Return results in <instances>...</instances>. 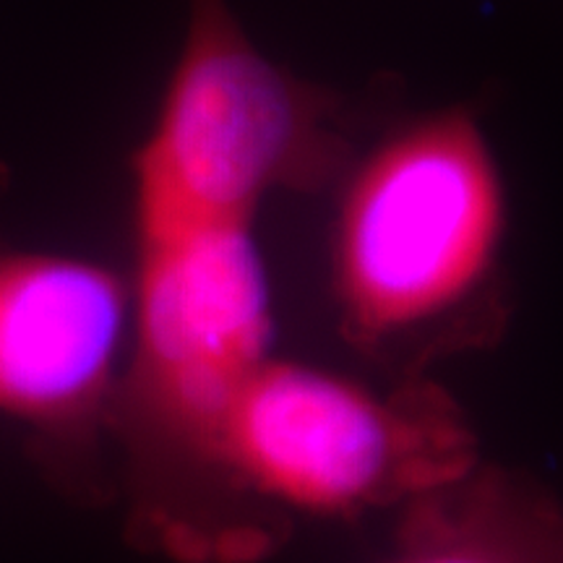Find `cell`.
<instances>
[{
    "mask_svg": "<svg viewBox=\"0 0 563 563\" xmlns=\"http://www.w3.org/2000/svg\"><path fill=\"white\" fill-rule=\"evenodd\" d=\"M509 230L501 167L464 112L407 125L352 173L336 209L342 329L371 352L441 342L496 282Z\"/></svg>",
    "mask_w": 563,
    "mask_h": 563,
    "instance_id": "obj_1",
    "label": "cell"
},
{
    "mask_svg": "<svg viewBox=\"0 0 563 563\" xmlns=\"http://www.w3.org/2000/svg\"><path fill=\"white\" fill-rule=\"evenodd\" d=\"M319 102L199 5L157 121L133 165V224L253 220L264 194L323 154Z\"/></svg>",
    "mask_w": 563,
    "mask_h": 563,
    "instance_id": "obj_4",
    "label": "cell"
},
{
    "mask_svg": "<svg viewBox=\"0 0 563 563\" xmlns=\"http://www.w3.org/2000/svg\"><path fill=\"white\" fill-rule=\"evenodd\" d=\"M125 350L129 279L66 253H0V422L42 456H81L110 431Z\"/></svg>",
    "mask_w": 563,
    "mask_h": 563,
    "instance_id": "obj_5",
    "label": "cell"
},
{
    "mask_svg": "<svg viewBox=\"0 0 563 563\" xmlns=\"http://www.w3.org/2000/svg\"><path fill=\"white\" fill-rule=\"evenodd\" d=\"M397 514V532L378 563H563L551 498L481 462Z\"/></svg>",
    "mask_w": 563,
    "mask_h": 563,
    "instance_id": "obj_6",
    "label": "cell"
},
{
    "mask_svg": "<svg viewBox=\"0 0 563 563\" xmlns=\"http://www.w3.org/2000/svg\"><path fill=\"white\" fill-rule=\"evenodd\" d=\"M129 350L112 407L139 456L201 473L224 407L274 355V306L253 220L133 224Z\"/></svg>",
    "mask_w": 563,
    "mask_h": 563,
    "instance_id": "obj_3",
    "label": "cell"
},
{
    "mask_svg": "<svg viewBox=\"0 0 563 563\" xmlns=\"http://www.w3.org/2000/svg\"><path fill=\"white\" fill-rule=\"evenodd\" d=\"M475 464L467 418L435 386L386 391L272 355L224 407L203 475L285 514L355 519L399 511Z\"/></svg>",
    "mask_w": 563,
    "mask_h": 563,
    "instance_id": "obj_2",
    "label": "cell"
}]
</instances>
